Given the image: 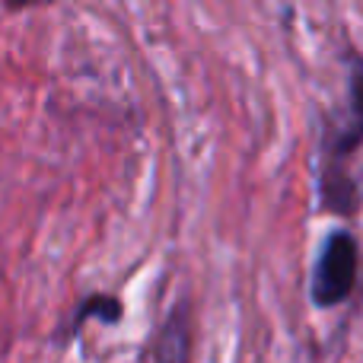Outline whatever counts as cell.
Returning <instances> with one entry per match:
<instances>
[{
  "mask_svg": "<svg viewBox=\"0 0 363 363\" xmlns=\"http://www.w3.org/2000/svg\"><path fill=\"white\" fill-rule=\"evenodd\" d=\"M363 147V55H347L345 108L328 121L319 144L315 198L325 213L354 217L363 204V188L351 172V160Z\"/></svg>",
  "mask_w": 363,
  "mask_h": 363,
  "instance_id": "6da1fadb",
  "label": "cell"
},
{
  "mask_svg": "<svg viewBox=\"0 0 363 363\" xmlns=\"http://www.w3.org/2000/svg\"><path fill=\"white\" fill-rule=\"evenodd\" d=\"M360 281V242L347 226H332L319 239L309 274V300L315 309H335L351 300Z\"/></svg>",
  "mask_w": 363,
  "mask_h": 363,
  "instance_id": "7a4b0ae2",
  "label": "cell"
},
{
  "mask_svg": "<svg viewBox=\"0 0 363 363\" xmlns=\"http://www.w3.org/2000/svg\"><path fill=\"white\" fill-rule=\"evenodd\" d=\"M153 363H191V325L185 306L172 309L153 341Z\"/></svg>",
  "mask_w": 363,
  "mask_h": 363,
  "instance_id": "3957f363",
  "label": "cell"
},
{
  "mask_svg": "<svg viewBox=\"0 0 363 363\" xmlns=\"http://www.w3.org/2000/svg\"><path fill=\"white\" fill-rule=\"evenodd\" d=\"M89 315H96V319H102V322H108V325H115V322L121 319V303L115 300V296H89V300L80 306V313H77L74 328H80L83 319H89Z\"/></svg>",
  "mask_w": 363,
  "mask_h": 363,
  "instance_id": "277c9868",
  "label": "cell"
},
{
  "mask_svg": "<svg viewBox=\"0 0 363 363\" xmlns=\"http://www.w3.org/2000/svg\"><path fill=\"white\" fill-rule=\"evenodd\" d=\"M360 306H363V290H360Z\"/></svg>",
  "mask_w": 363,
  "mask_h": 363,
  "instance_id": "5b68a950",
  "label": "cell"
}]
</instances>
